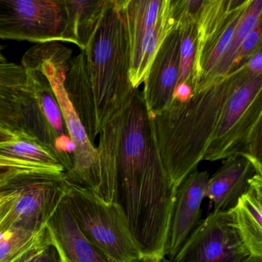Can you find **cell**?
<instances>
[{
    "label": "cell",
    "instance_id": "obj_27",
    "mask_svg": "<svg viewBox=\"0 0 262 262\" xmlns=\"http://www.w3.org/2000/svg\"><path fill=\"white\" fill-rule=\"evenodd\" d=\"M180 53L178 84L186 83L192 89L194 61L197 47V23L191 22L179 27Z\"/></svg>",
    "mask_w": 262,
    "mask_h": 262
},
{
    "label": "cell",
    "instance_id": "obj_22",
    "mask_svg": "<svg viewBox=\"0 0 262 262\" xmlns=\"http://www.w3.org/2000/svg\"><path fill=\"white\" fill-rule=\"evenodd\" d=\"M173 28L174 25L170 16L168 0H162L157 21L142 42L137 62L129 70L130 82L135 90L139 89L143 83L156 52Z\"/></svg>",
    "mask_w": 262,
    "mask_h": 262
},
{
    "label": "cell",
    "instance_id": "obj_1",
    "mask_svg": "<svg viewBox=\"0 0 262 262\" xmlns=\"http://www.w3.org/2000/svg\"><path fill=\"white\" fill-rule=\"evenodd\" d=\"M177 188L159 156L142 92L121 115L117 142V202L144 257H163Z\"/></svg>",
    "mask_w": 262,
    "mask_h": 262
},
{
    "label": "cell",
    "instance_id": "obj_18",
    "mask_svg": "<svg viewBox=\"0 0 262 262\" xmlns=\"http://www.w3.org/2000/svg\"><path fill=\"white\" fill-rule=\"evenodd\" d=\"M110 0H65L67 26L62 42L77 46L84 51L99 29Z\"/></svg>",
    "mask_w": 262,
    "mask_h": 262
},
{
    "label": "cell",
    "instance_id": "obj_15",
    "mask_svg": "<svg viewBox=\"0 0 262 262\" xmlns=\"http://www.w3.org/2000/svg\"><path fill=\"white\" fill-rule=\"evenodd\" d=\"M262 174L248 156L234 155L224 159L220 168L209 178L205 198L214 205L213 211H230L246 192L250 181Z\"/></svg>",
    "mask_w": 262,
    "mask_h": 262
},
{
    "label": "cell",
    "instance_id": "obj_12",
    "mask_svg": "<svg viewBox=\"0 0 262 262\" xmlns=\"http://www.w3.org/2000/svg\"><path fill=\"white\" fill-rule=\"evenodd\" d=\"M209 178L208 171L194 170L176 189L163 249V257L170 261L174 260L182 245L200 222L201 207Z\"/></svg>",
    "mask_w": 262,
    "mask_h": 262
},
{
    "label": "cell",
    "instance_id": "obj_34",
    "mask_svg": "<svg viewBox=\"0 0 262 262\" xmlns=\"http://www.w3.org/2000/svg\"><path fill=\"white\" fill-rule=\"evenodd\" d=\"M2 50V46L0 45V62H7V59L4 57V54H3Z\"/></svg>",
    "mask_w": 262,
    "mask_h": 262
},
{
    "label": "cell",
    "instance_id": "obj_33",
    "mask_svg": "<svg viewBox=\"0 0 262 262\" xmlns=\"http://www.w3.org/2000/svg\"><path fill=\"white\" fill-rule=\"evenodd\" d=\"M241 262H262V256L253 255L249 254Z\"/></svg>",
    "mask_w": 262,
    "mask_h": 262
},
{
    "label": "cell",
    "instance_id": "obj_3",
    "mask_svg": "<svg viewBox=\"0 0 262 262\" xmlns=\"http://www.w3.org/2000/svg\"><path fill=\"white\" fill-rule=\"evenodd\" d=\"M83 52L100 133L126 108L136 90L129 79V39L121 0H110L99 29Z\"/></svg>",
    "mask_w": 262,
    "mask_h": 262
},
{
    "label": "cell",
    "instance_id": "obj_13",
    "mask_svg": "<svg viewBox=\"0 0 262 262\" xmlns=\"http://www.w3.org/2000/svg\"><path fill=\"white\" fill-rule=\"evenodd\" d=\"M180 41V30L174 27L156 52L144 81L142 96L151 119L172 101L179 79Z\"/></svg>",
    "mask_w": 262,
    "mask_h": 262
},
{
    "label": "cell",
    "instance_id": "obj_30",
    "mask_svg": "<svg viewBox=\"0 0 262 262\" xmlns=\"http://www.w3.org/2000/svg\"><path fill=\"white\" fill-rule=\"evenodd\" d=\"M191 87L186 83L178 84L173 93V99L181 102H187L192 96Z\"/></svg>",
    "mask_w": 262,
    "mask_h": 262
},
{
    "label": "cell",
    "instance_id": "obj_26",
    "mask_svg": "<svg viewBox=\"0 0 262 262\" xmlns=\"http://www.w3.org/2000/svg\"><path fill=\"white\" fill-rule=\"evenodd\" d=\"M47 239L46 225L36 231L13 228L2 233L0 234V262H14Z\"/></svg>",
    "mask_w": 262,
    "mask_h": 262
},
{
    "label": "cell",
    "instance_id": "obj_2",
    "mask_svg": "<svg viewBox=\"0 0 262 262\" xmlns=\"http://www.w3.org/2000/svg\"><path fill=\"white\" fill-rule=\"evenodd\" d=\"M230 76L193 93L187 102L172 99L152 119L159 156L176 188L197 169L228 97Z\"/></svg>",
    "mask_w": 262,
    "mask_h": 262
},
{
    "label": "cell",
    "instance_id": "obj_19",
    "mask_svg": "<svg viewBox=\"0 0 262 262\" xmlns=\"http://www.w3.org/2000/svg\"><path fill=\"white\" fill-rule=\"evenodd\" d=\"M232 210L250 254L262 256V174L251 179L248 190Z\"/></svg>",
    "mask_w": 262,
    "mask_h": 262
},
{
    "label": "cell",
    "instance_id": "obj_7",
    "mask_svg": "<svg viewBox=\"0 0 262 262\" xmlns=\"http://www.w3.org/2000/svg\"><path fill=\"white\" fill-rule=\"evenodd\" d=\"M29 92L21 114V130L36 138L59 158L69 172L73 166L76 145L67 129L56 95L42 69L22 59Z\"/></svg>",
    "mask_w": 262,
    "mask_h": 262
},
{
    "label": "cell",
    "instance_id": "obj_16",
    "mask_svg": "<svg viewBox=\"0 0 262 262\" xmlns=\"http://www.w3.org/2000/svg\"><path fill=\"white\" fill-rule=\"evenodd\" d=\"M64 86L90 142L95 145V141L99 133L94 94L83 51L70 59Z\"/></svg>",
    "mask_w": 262,
    "mask_h": 262
},
{
    "label": "cell",
    "instance_id": "obj_28",
    "mask_svg": "<svg viewBox=\"0 0 262 262\" xmlns=\"http://www.w3.org/2000/svg\"><path fill=\"white\" fill-rule=\"evenodd\" d=\"M262 19L257 23L252 31L245 38L241 45L230 73L240 69L248 62L250 58L262 48L261 45Z\"/></svg>",
    "mask_w": 262,
    "mask_h": 262
},
{
    "label": "cell",
    "instance_id": "obj_9",
    "mask_svg": "<svg viewBox=\"0 0 262 262\" xmlns=\"http://www.w3.org/2000/svg\"><path fill=\"white\" fill-rule=\"evenodd\" d=\"M249 254L231 209L200 221L172 262H241Z\"/></svg>",
    "mask_w": 262,
    "mask_h": 262
},
{
    "label": "cell",
    "instance_id": "obj_17",
    "mask_svg": "<svg viewBox=\"0 0 262 262\" xmlns=\"http://www.w3.org/2000/svg\"><path fill=\"white\" fill-rule=\"evenodd\" d=\"M25 70L13 62H0V128L21 131V114L28 95Z\"/></svg>",
    "mask_w": 262,
    "mask_h": 262
},
{
    "label": "cell",
    "instance_id": "obj_21",
    "mask_svg": "<svg viewBox=\"0 0 262 262\" xmlns=\"http://www.w3.org/2000/svg\"><path fill=\"white\" fill-rule=\"evenodd\" d=\"M121 113L99 133V186L97 193L108 202H117V142Z\"/></svg>",
    "mask_w": 262,
    "mask_h": 262
},
{
    "label": "cell",
    "instance_id": "obj_10",
    "mask_svg": "<svg viewBox=\"0 0 262 262\" xmlns=\"http://www.w3.org/2000/svg\"><path fill=\"white\" fill-rule=\"evenodd\" d=\"M249 2L237 0L231 10L206 15L197 23L193 93L212 83L214 70L226 52Z\"/></svg>",
    "mask_w": 262,
    "mask_h": 262
},
{
    "label": "cell",
    "instance_id": "obj_29",
    "mask_svg": "<svg viewBox=\"0 0 262 262\" xmlns=\"http://www.w3.org/2000/svg\"><path fill=\"white\" fill-rule=\"evenodd\" d=\"M15 195L14 189L11 187L0 191V223L11 209Z\"/></svg>",
    "mask_w": 262,
    "mask_h": 262
},
{
    "label": "cell",
    "instance_id": "obj_11",
    "mask_svg": "<svg viewBox=\"0 0 262 262\" xmlns=\"http://www.w3.org/2000/svg\"><path fill=\"white\" fill-rule=\"evenodd\" d=\"M63 179L64 176H39L10 186L16 195L0 223V234L13 228L36 231L45 226L63 192Z\"/></svg>",
    "mask_w": 262,
    "mask_h": 262
},
{
    "label": "cell",
    "instance_id": "obj_5",
    "mask_svg": "<svg viewBox=\"0 0 262 262\" xmlns=\"http://www.w3.org/2000/svg\"><path fill=\"white\" fill-rule=\"evenodd\" d=\"M62 188L79 229L108 262H139L144 257L118 202H106L93 190L65 179Z\"/></svg>",
    "mask_w": 262,
    "mask_h": 262
},
{
    "label": "cell",
    "instance_id": "obj_14",
    "mask_svg": "<svg viewBox=\"0 0 262 262\" xmlns=\"http://www.w3.org/2000/svg\"><path fill=\"white\" fill-rule=\"evenodd\" d=\"M46 228L59 262H108L79 229L69 208L64 191L46 222Z\"/></svg>",
    "mask_w": 262,
    "mask_h": 262
},
{
    "label": "cell",
    "instance_id": "obj_32",
    "mask_svg": "<svg viewBox=\"0 0 262 262\" xmlns=\"http://www.w3.org/2000/svg\"><path fill=\"white\" fill-rule=\"evenodd\" d=\"M139 262H172L165 257H151V256H145L142 257Z\"/></svg>",
    "mask_w": 262,
    "mask_h": 262
},
{
    "label": "cell",
    "instance_id": "obj_8",
    "mask_svg": "<svg viewBox=\"0 0 262 262\" xmlns=\"http://www.w3.org/2000/svg\"><path fill=\"white\" fill-rule=\"evenodd\" d=\"M65 0H0V39L62 42Z\"/></svg>",
    "mask_w": 262,
    "mask_h": 262
},
{
    "label": "cell",
    "instance_id": "obj_4",
    "mask_svg": "<svg viewBox=\"0 0 262 262\" xmlns=\"http://www.w3.org/2000/svg\"><path fill=\"white\" fill-rule=\"evenodd\" d=\"M228 76L229 93L203 160L244 155L262 171V73H251L245 64Z\"/></svg>",
    "mask_w": 262,
    "mask_h": 262
},
{
    "label": "cell",
    "instance_id": "obj_23",
    "mask_svg": "<svg viewBox=\"0 0 262 262\" xmlns=\"http://www.w3.org/2000/svg\"><path fill=\"white\" fill-rule=\"evenodd\" d=\"M14 133L0 128V142L10 140ZM63 166H52L24 162L0 156V191L32 178L44 176H63Z\"/></svg>",
    "mask_w": 262,
    "mask_h": 262
},
{
    "label": "cell",
    "instance_id": "obj_25",
    "mask_svg": "<svg viewBox=\"0 0 262 262\" xmlns=\"http://www.w3.org/2000/svg\"><path fill=\"white\" fill-rule=\"evenodd\" d=\"M261 16L262 0H250L242 19L236 27L226 52L214 70L211 82L223 79L229 75L241 45L256 27L258 21L262 19Z\"/></svg>",
    "mask_w": 262,
    "mask_h": 262
},
{
    "label": "cell",
    "instance_id": "obj_24",
    "mask_svg": "<svg viewBox=\"0 0 262 262\" xmlns=\"http://www.w3.org/2000/svg\"><path fill=\"white\" fill-rule=\"evenodd\" d=\"M0 156L31 163L62 166L51 149L22 130L14 133L10 140L0 142Z\"/></svg>",
    "mask_w": 262,
    "mask_h": 262
},
{
    "label": "cell",
    "instance_id": "obj_6",
    "mask_svg": "<svg viewBox=\"0 0 262 262\" xmlns=\"http://www.w3.org/2000/svg\"><path fill=\"white\" fill-rule=\"evenodd\" d=\"M73 51L58 42L37 43L30 48L23 59L39 66L53 87L69 134L76 145L73 166L64 174L70 183L97 192L99 186V156L96 145L90 142L76 110L66 92V76Z\"/></svg>",
    "mask_w": 262,
    "mask_h": 262
},
{
    "label": "cell",
    "instance_id": "obj_20",
    "mask_svg": "<svg viewBox=\"0 0 262 262\" xmlns=\"http://www.w3.org/2000/svg\"><path fill=\"white\" fill-rule=\"evenodd\" d=\"M121 4L129 39L131 70L145 36L157 21L162 0H121Z\"/></svg>",
    "mask_w": 262,
    "mask_h": 262
},
{
    "label": "cell",
    "instance_id": "obj_31",
    "mask_svg": "<svg viewBox=\"0 0 262 262\" xmlns=\"http://www.w3.org/2000/svg\"><path fill=\"white\" fill-rule=\"evenodd\" d=\"M262 48L257 50L246 63L247 68L251 73H262Z\"/></svg>",
    "mask_w": 262,
    "mask_h": 262
}]
</instances>
